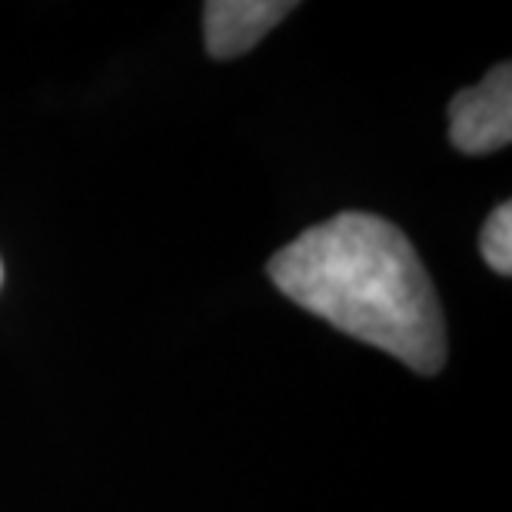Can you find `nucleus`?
I'll return each instance as SVG.
<instances>
[{"mask_svg": "<svg viewBox=\"0 0 512 512\" xmlns=\"http://www.w3.org/2000/svg\"><path fill=\"white\" fill-rule=\"evenodd\" d=\"M276 290L413 373L446 366V320L406 233L360 210L336 213L270 260Z\"/></svg>", "mask_w": 512, "mask_h": 512, "instance_id": "nucleus-1", "label": "nucleus"}, {"mask_svg": "<svg viewBox=\"0 0 512 512\" xmlns=\"http://www.w3.org/2000/svg\"><path fill=\"white\" fill-rule=\"evenodd\" d=\"M449 140L469 157L509 147L512 140V67L499 64L479 87L459 90L449 104Z\"/></svg>", "mask_w": 512, "mask_h": 512, "instance_id": "nucleus-2", "label": "nucleus"}, {"mask_svg": "<svg viewBox=\"0 0 512 512\" xmlns=\"http://www.w3.org/2000/svg\"><path fill=\"white\" fill-rule=\"evenodd\" d=\"M293 10V0H210L203 7L207 54L217 60L243 57Z\"/></svg>", "mask_w": 512, "mask_h": 512, "instance_id": "nucleus-3", "label": "nucleus"}, {"mask_svg": "<svg viewBox=\"0 0 512 512\" xmlns=\"http://www.w3.org/2000/svg\"><path fill=\"white\" fill-rule=\"evenodd\" d=\"M479 247H483L486 263L493 266L499 276L512 273V207L509 203H499V207L489 213L483 237H479Z\"/></svg>", "mask_w": 512, "mask_h": 512, "instance_id": "nucleus-4", "label": "nucleus"}, {"mask_svg": "<svg viewBox=\"0 0 512 512\" xmlns=\"http://www.w3.org/2000/svg\"><path fill=\"white\" fill-rule=\"evenodd\" d=\"M0 283H4V266H0Z\"/></svg>", "mask_w": 512, "mask_h": 512, "instance_id": "nucleus-5", "label": "nucleus"}]
</instances>
